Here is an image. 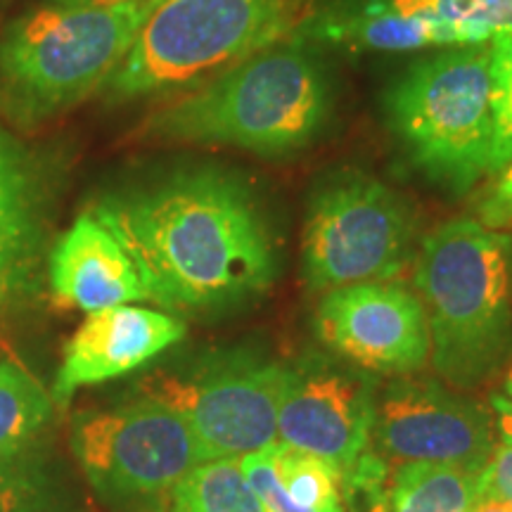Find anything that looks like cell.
I'll use <instances>...</instances> for the list:
<instances>
[{
	"label": "cell",
	"mask_w": 512,
	"mask_h": 512,
	"mask_svg": "<svg viewBox=\"0 0 512 512\" xmlns=\"http://www.w3.org/2000/svg\"><path fill=\"white\" fill-rule=\"evenodd\" d=\"M91 214L133 259L147 302L162 309H235L278 275V242L254 185L223 166H185L107 192Z\"/></svg>",
	"instance_id": "1"
},
{
	"label": "cell",
	"mask_w": 512,
	"mask_h": 512,
	"mask_svg": "<svg viewBox=\"0 0 512 512\" xmlns=\"http://www.w3.org/2000/svg\"><path fill=\"white\" fill-rule=\"evenodd\" d=\"M330 117L332 91L323 64L299 43L285 41L176 93L140 131L169 143L287 157L316 143Z\"/></svg>",
	"instance_id": "2"
},
{
	"label": "cell",
	"mask_w": 512,
	"mask_h": 512,
	"mask_svg": "<svg viewBox=\"0 0 512 512\" xmlns=\"http://www.w3.org/2000/svg\"><path fill=\"white\" fill-rule=\"evenodd\" d=\"M512 240L472 216L444 221L415 254V294L427 313L432 363L475 389L512 361Z\"/></svg>",
	"instance_id": "3"
},
{
	"label": "cell",
	"mask_w": 512,
	"mask_h": 512,
	"mask_svg": "<svg viewBox=\"0 0 512 512\" xmlns=\"http://www.w3.org/2000/svg\"><path fill=\"white\" fill-rule=\"evenodd\" d=\"M162 0L43 5L0 31V117L31 128L102 91Z\"/></svg>",
	"instance_id": "4"
},
{
	"label": "cell",
	"mask_w": 512,
	"mask_h": 512,
	"mask_svg": "<svg viewBox=\"0 0 512 512\" xmlns=\"http://www.w3.org/2000/svg\"><path fill=\"white\" fill-rule=\"evenodd\" d=\"M311 0H162L102 91L112 102L200 86L309 27Z\"/></svg>",
	"instance_id": "5"
},
{
	"label": "cell",
	"mask_w": 512,
	"mask_h": 512,
	"mask_svg": "<svg viewBox=\"0 0 512 512\" xmlns=\"http://www.w3.org/2000/svg\"><path fill=\"white\" fill-rule=\"evenodd\" d=\"M491 50L439 48L413 62L384 93V119L415 169L463 195L489 176Z\"/></svg>",
	"instance_id": "6"
},
{
	"label": "cell",
	"mask_w": 512,
	"mask_h": 512,
	"mask_svg": "<svg viewBox=\"0 0 512 512\" xmlns=\"http://www.w3.org/2000/svg\"><path fill=\"white\" fill-rule=\"evenodd\" d=\"M418 216L387 183L358 171L313 190L302 233V275L313 292L387 283L415 261Z\"/></svg>",
	"instance_id": "7"
},
{
	"label": "cell",
	"mask_w": 512,
	"mask_h": 512,
	"mask_svg": "<svg viewBox=\"0 0 512 512\" xmlns=\"http://www.w3.org/2000/svg\"><path fill=\"white\" fill-rule=\"evenodd\" d=\"M283 377V363L230 351L185 373L147 377L145 392L188 422L202 463L240 460L278 441Z\"/></svg>",
	"instance_id": "8"
},
{
	"label": "cell",
	"mask_w": 512,
	"mask_h": 512,
	"mask_svg": "<svg viewBox=\"0 0 512 512\" xmlns=\"http://www.w3.org/2000/svg\"><path fill=\"white\" fill-rule=\"evenodd\" d=\"M69 446L93 489L119 503L171 494L202 463L188 422L150 396L79 413Z\"/></svg>",
	"instance_id": "9"
},
{
	"label": "cell",
	"mask_w": 512,
	"mask_h": 512,
	"mask_svg": "<svg viewBox=\"0 0 512 512\" xmlns=\"http://www.w3.org/2000/svg\"><path fill=\"white\" fill-rule=\"evenodd\" d=\"M377 382L366 370L309 354L285 366L278 439L347 475L368 453L375 430Z\"/></svg>",
	"instance_id": "10"
},
{
	"label": "cell",
	"mask_w": 512,
	"mask_h": 512,
	"mask_svg": "<svg viewBox=\"0 0 512 512\" xmlns=\"http://www.w3.org/2000/svg\"><path fill=\"white\" fill-rule=\"evenodd\" d=\"M313 328L325 347L377 375H411L427 366L432 337L420 297L396 283H358L325 292Z\"/></svg>",
	"instance_id": "11"
},
{
	"label": "cell",
	"mask_w": 512,
	"mask_h": 512,
	"mask_svg": "<svg viewBox=\"0 0 512 512\" xmlns=\"http://www.w3.org/2000/svg\"><path fill=\"white\" fill-rule=\"evenodd\" d=\"M373 437L387 458L482 472L496 448L494 415L434 380H394L377 401Z\"/></svg>",
	"instance_id": "12"
},
{
	"label": "cell",
	"mask_w": 512,
	"mask_h": 512,
	"mask_svg": "<svg viewBox=\"0 0 512 512\" xmlns=\"http://www.w3.org/2000/svg\"><path fill=\"white\" fill-rule=\"evenodd\" d=\"M183 337V320L164 311L121 304L88 313L64 344L50 396L67 406L79 389L133 373Z\"/></svg>",
	"instance_id": "13"
},
{
	"label": "cell",
	"mask_w": 512,
	"mask_h": 512,
	"mask_svg": "<svg viewBox=\"0 0 512 512\" xmlns=\"http://www.w3.org/2000/svg\"><path fill=\"white\" fill-rule=\"evenodd\" d=\"M53 197L48 169L0 128V311L31 290Z\"/></svg>",
	"instance_id": "14"
},
{
	"label": "cell",
	"mask_w": 512,
	"mask_h": 512,
	"mask_svg": "<svg viewBox=\"0 0 512 512\" xmlns=\"http://www.w3.org/2000/svg\"><path fill=\"white\" fill-rule=\"evenodd\" d=\"M48 278L57 302L86 313L147 302L133 259L91 211L81 214L57 240L50 252Z\"/></svg>",
	"instance_id": "15"
},
{
	"label": "cell",
	"mask_w": 512,
	"mask_h": 512,
	"mask_svg": "<svg viewBox=\"0 0 512 512\" xmlns=\"http://www.w3.org/2000/svg\"><path fill=\"white\" fill-rule=\"evenodd\" d=\"M268 512H347L337 467L273 441L238 460Z\"/></svg>",
	"instance_id": "16"
},
{
	"label": "cell",
	"mask_w": 512,
	"mask_h": 512,
	"mask_svg": "<svg viewBox=\"0 0 512 512\" xmlns=\"http://www.w3.org/2000/svg\"><path fill=\"white\" fill-rule=\"evenodd\" d=\"M311 31L325 41L380 53L470 46L463 29L430 12H396L361 3L318 17Z\"/></svg>",
	"instance_id": "17"
},
{
	"label": "cell",
	"mask_w": 512,
	"mask_h": 512,
	"mask_svg": "<svg viewBox=\"0 0 512 512\" xmlns=\"http://www.w3.org/2000/svg\"><path fill=\"white\" fill-rule=\"evenodd\" d=\"M479 472L441 463H403L389 486V512H470Z\"/></svg>",
	"instance_id": "18"
},
{
	"label": "cell",
	"mask_w": 512,
	"mask_h": 512,
	"mask_svg": "<svg viewBox=\"0 0 512 512\" xmlns=\"http://www.w3.org/2000/svg\"><path fill=\"white\" fill-rule=\"evenodd\" d=\"M53 415V396L27 370L0 363V460L38 446Z\"/></svg>",
	"instance_id": "19"
},
{
	"label": "cell",
	"mask_w": 512,
	"mask_h": 512,
	"mask_svg": "<svg viewBox=\"0 0 512 512\" xmlns=\"http://www.w3.org/2000/svg\"><path fill=\"white\" fill-rule=\"evenodd\" d=\"M171 512H268L238 460L195 465L171 491Z\"/></svg>",
	"instance_id": "20"
},
{
	"label": "cell",
	"mask_w": 512,
	"mask_h": 512,
	"mask_svg": "<svg viewBox=\"0 0 512 512\" xmlns=\"http://www.w3.org/2000/svg\"><path fill=\"white\" fill-rule=\"evenodd\" d=\"M0 512H64L57 479L36 446L0 460Z\"/></svg>",
	"instance_id": "21"
},
{
	"label": "cell",
	"mask_w": 512,
	"mask_h": 512,
	"mask_svg": "<svg viewBox=\"0 0 512 512\" xmlns=\"http://www.w3.org/2000/svg\"><path fill=\"white\" fill-rule=\"evenodd\" d=\"M491 50V138L489 176L501 174L512 162V31L489 41Z\"/></svg>",
	"instance_id": "22"
},
{
	"label": "cell",
	"mask_w": 512,
	"mask_h": 512,
	"mask_svg": "<svg viewBox=\"0 0 512 512\" xmlns=\"http://www.w3.org/2000/svg\"><path fill=\"white\" fill-rule=\"evenodd\" d=\"M422 12L456 24L470 46L512 31V0H430Z\"/></svg>",
	"instance_id": "23"
},
{
	"label": "cell",
	"mask_w": 512,
	"mask_h": 512,
	"mask_svg": "<svg viewBox=\"0 0 512 512\" xmlns=\"http://www.w3.org/2000/svg\"><path fill=\"white\" fill-rule=\"evenodd\" d=\"M387 482V463L380 456L366 453L354 470L342 477V491L354 512H389V501L384 494Z\"/></svg>",
	"instance_id": "24"
},
{
	"label": "cell",
	"mask_w": 512,
	"mask_h": 512,
	"mask_svg": "<svg viewBox=\"0 0 512 512\" xmlns=\"http://www.w3.org/2000/svg\"><path fill=\"white\" fill-rule=\"evenodd\" d=\"M477 221L494 230L512 228V162L496 174V181L479 200Z\"/></svg>",
	"instance_id": "25"
},
{
	"label": "cell",
	"mask_w": 512,
	"mask_h": 512,
	"mask_svg": "<svg viewBox=\"0 0 512 512\" xmlns=\"http://www.w3.org/2000/svg\"><path fill=\"white\" fill-rule=\"evenodd\" d=\"M479 498H496L512 508V446L496 444L489 463L479 472Z\"/></svg>",
	"instance_id": "26"
},
{
	"label": "cell",
	"mask_w": 512,
	"mask_h": 512,
	"mask_svg": "<svg viewBox=\"0 0 512 512\" xmlns=\"http://www.w3.org/2000/svg\"><path fill=\"white\" fill-rule=\"evenodd\" d=\"M491 411H494V430L501 437V444L512 446V403L503 394H491Z\"/></svg>",
	"instance_id": "27"
},
{
	"label": "cell",
	"mask_w": 512,
	"mask_h": 512,
	"mask_svg": "<svg viewBox=\"0 0 512 512\" xmlns=\"http://www.w3.org/2000/svg\"><path fill=\"white\" fill-rule=\"evenodd\" d=\"M361 5H373V8H387L396 12H422L430 5V0H358Z\"/></svg>",
	"instance_id": "28"
},
{
	"label": "cell",
	"mask_w": 512,
	"mask_h": 512,
	"mask_svg": "<svg viewBox=\"0 0 512 512\" xmlns=\"http://www.w3.org/2000/svg\"><path fill=\"white\" fill-rule=\"evenodd\" d=\"M50 5H64V8H100V5H121L138 3V0H48Z\"/></svg>",
	"instance_id": "29"
},
{
	"label": "cell",
	"mask_w": 512,
	"mask_h": 512,
	"mask_svg": "<svg viewBox=\"0 0 512 512\" xmlns=\"http://www.w3.org/2000/svg\"><path fill=\"white\" fill-rule=\"evenodd\" d=\"M470 512H512V508L508 503L496 501V498H479Z\"/></svg>",
	"instance_id": "30"
},
{
	"label": "cell",
	"mask_w": 512,
	"mask_h": 512,
	"mask_svg": "<svg viewBox=\"0 0 512 512\" xmlns=\"http://www.w3.org/2000/svg\"><path fill=\"white\" fill-rule=\"evenodd\" d=\"M503 396L512 403V363L510 368L505 370V377H503Z\"/></svg>",
	"instance_id": "31"
}]
</instances>
